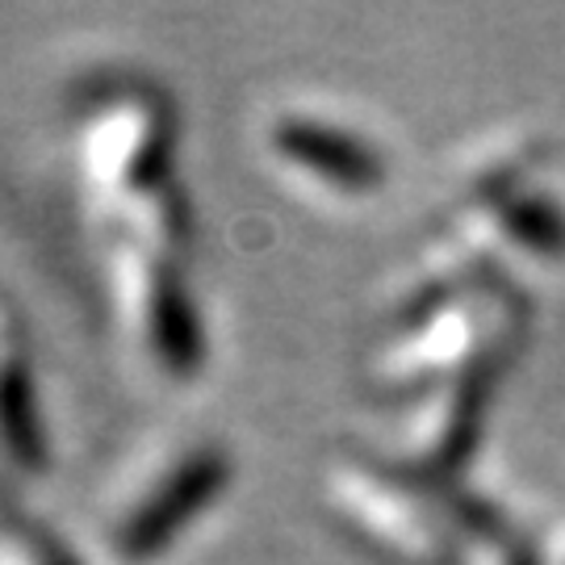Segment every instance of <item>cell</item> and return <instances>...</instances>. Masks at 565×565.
Listing matches in <instances>:
<instances>
[{
    "mask_svg": "<svg viewBox=\"0 0 565 565\" xmlns=\"http://www.w3.org/2000/svg\"><path fill=\"white\" fill-rule=\"evenodd\" d=\"M72 168L97 223L177 189V105L135 76L97 84L72 121Z\"/></svg>",
    "mask_w": 565,
    "mask_h": 565,
    "instance_id": "1",
    "label": "cell"
},
{
    "mask_svg": "<svg viewBox=\"0 0 565 565\" xmlns=\"http://www.w3.org/2000/svg\"><path fill=\"white\" fill-rule=\"evenodd\" d=\"M181 256L102 235V294L109 323L135 361L168 385L198 382L205 369V323Z\"/></svg>",
    "mask_w": 565,
    "mask_h": 565,
    "instance_id": "2",
    "label": "cell"
},
{
    "mask_svg": "<svg viewBox=\"0 0 565 565\" xmlns=\"http://www.w3.org/2000/svg\"><path fill=\"white\" fill-rule=\"evenodd\" d=\"M235 465L223 445L189 440L160 452L118 490L97 520V545L109 565H156L218 507Z\"/></svg>",
    "mask_w": 565,
    "mask_h": 565,
    "instance_id": "3",
    "label": "cell"
},
{
    "mask_svg": "<svg viewBox=\"0 0 565 565\" xmlns=\"http://www.w3.org/2000/svg\"><path fill=\"white\" fill-rule=\"evenodd\" d=\"M327 499L343 524L369 548L398 565L452 562V524L436 503L431 486L406 478L394 465L340 457L327 469Z\"/></svg>",
    "mask_w": 565,
    "mask_h": 565,
    "instance_id": "4",
    "label": "cell"
},
{
    "mask_svg": "<svg viewBox=\"0 0 565 565\" xmlns=\"http://www.w3.org/2000/svg\"><path fill=\"white\" fill-rule=\"evenodd\" d=\"M507 364H511V352H490L465 373L440 382V394L419 403L406 419L394 469L419 482H448V473L478 445V431Z\"/></svg>",
    "mask_w": 565,
    "mask_h": 565,
    "instance_id": "5",
    "label": "cell"
},
{
    "mask_svg": "<svg viewBox=\"0 0 565 565\" xmlns=\"http://www.w3.org/2000/svg\"><path fill=\"white\" fill-rule=\"evenodd\" d=\"M51 465L34 348L18 310L0 302V469L13 478H42Z\"/></svg>",
    "mask_w": 565,
    "mask_h": 565,
    "instance_id": "6",
    "label": "cell"
},
{
    "mask_svg": "<svg viewBox=\"0 0 565 565\" xmlns=\"http://www.w3.org/2000/svg\"><path fill=\"white\" fill-rule=\"evenodd\" d=\"M268 151L302 172L306 181L323 184L331 193H373L385 181V163L377 147H369L361 135L343 130L335 121L310 118V114H281L268 126Z\"/></svg>",
    "mask_w": 565,
    "mask_h": 565,
    "instance_id": "7",
    "label": "cell"
},
{
    "mask_svg": "<svg viewBox=\"0 0 565 565\" xmlns=\"http://www.w3.org/2000/svg\"><path fill=\"white\" fill-rule=\"evenodd\" d=\"M499 226L511 243H520L536 256H565V210L553 198H515L503 193L494 198Z\"/></svg>",
    "mask_w": 565,
    "mask_h": 565,
    "instance_id": "8",
    "label": "cell"
},
{
    "mask_svg": "<svg viewBox=\"0 0 565 565\" xmlns=\"http://www.w3.org/2000/svg\"><path fill=\"white\" fill-rule=\"evenodd\" d=\"M0 565H84L72 545H63L51 527L30 520L25 511L0 494Z\"/></svg>",
    "mask_w": 565,
    "mask_h": 565,
    "instance_id": "9",
    "label": "cell"
},
{
    "mask_svg": "<svg viewBox=\"0 0 565 565\" xmlns=\"http://www.w3.org/2000/svg\"><path fill=\"white\" fill-rule=\"evenodd\" d=\"M507 565H541L527 548H511V557H507Z\"/></svg>",
    "mask_w": 565,
    "mask_h": 565,
    "instance_id": "10",
    "label": "cell"
}]
</instances>
